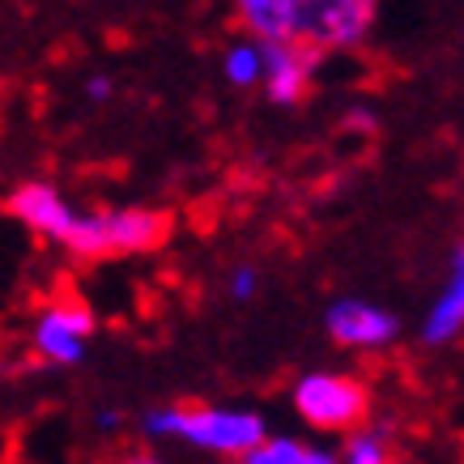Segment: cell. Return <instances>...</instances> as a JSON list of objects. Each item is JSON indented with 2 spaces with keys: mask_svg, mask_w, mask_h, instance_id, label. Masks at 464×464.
<instances>
[{
  "mask_svg": "<svg viewBox=\"0 0 464 464\" xmlns=\"http://www.w3.org/2000/svg\"><path fill=\"white\" fill-rule=\"evenodd\" d=\"M145 435L188 443L197 451H213L226 460H243V451L256 448L268 435V426L252 409H222V405H167L145 418Z\"/></svg>",
  "mask_w": 464,
  "mask_h": 464,
  "instance_id": "cell-1",
  "label": "cell"
},
{
  "mask_svg": "<svg viewBox=\"0 0 464 464\" xmlns=\"http://www.w3.org/2000/svg\"><path fill=\"white\" fill-rule=\"evenodd\" d=\"M295 413L315 430L328 435H345L350 426L366 422L371 396L353 375H337V371H311L295 383Z\"/></svg>",
  "mask_w": 464,
  "mask_h": 464,
  "instance_id": "cell-2",
  "label": "cell"
},
{
  "mask_svg": "<svg viewBox=\"0 0 464 464\" xmlns=\"http://www.w3.org/2000/svg\"><path fill=\"white\" fill-rule=\"evenodd\" d=\"M375 0H298V43L358 47L371 34Z\"/></svg>",
  "mask_w": 464,
  "mask_h": 464,
  "instance_id": "cell-3",
  "label": "cell"
},
{
  "mask_svg": "<svg viewBox=\"0 0 464 464\" xmlns=\"http://www.w3.org/2000/svg\"><path fill=\"white\" fill-rule=\"evenodd\" d=\"M94 337V311L85 303H52L39 311L30 345L43 362L52 366H77L85 358V345Z\"/></svg>",
  "mask_w": 464,
  "mask_h": 464,
  "instance_id": "cell-4",
  "label": "cell"
},
{
  "mask_svg": "<svg viewBox=\"0 0 464 464\" xmlns=\"http://www.w3.org/2000/svg\"><path fill=\"white\" fill-rule=\"evenodd\" d=\"M324 328H328V337L337 341L341 350H383V345L396 341L401 320L392 311L366 303V298H337L328 307V315H324Z\"/></svg>",
  "mask_w": 464,
  "mask_h": 464,
  "instance_id": "cell-5",
  "label": "cell"
},
{
  "mask_svg": "<svg viewBox=\"0 0 464 464\" xmlns=\"http://www.w3.org/2000/svg\"><path fill=\"white\" fill-rule=\"evenodd\" d=\"M260 85H265L268 102L277 107H298L311 90V72H315V47L311 43H260Z\"/></svg>",
  "mask_w": 464,
  "mask_h": 464,
  "instance_id": "cell-6",
  "label": "cell"
},
{
  "mask_svg": "<svg viewBox=\"0 0 464 464\" xmlns=\"http://www.w3.org/2000/svg\"><path fill=\"white\" fill-rule=\"evenodd\" d=\"M9 213H14V218L26 226V230H34V235H43V239L60 243L77 209H72L69 200L60 197L52 183L30 179V183H17L14 192H9Z\"/></svg>",
  "mask_w": 464,
  "mask_h": 464,
  "instance_id": "cell-7",
  "label": "cell"
},
{
  "mask_svg": "<svg viewBox=\"0 0 464 464\" xmlns=\"http://www.w3.org/2000/svg\"><path fill=\"white\" fill-rule=\"evenodd\" d=\"M170 235V218L150 205H128V209H107V239L111 256H137L162 247Z\"/></svg>",
  "mask_w": 464,
  "mask_h": 464,
  "instance_id": "cell-8",
  "label": "cell"
},
{
  "mask_svg": "<svg viewBox=\"0 0 464 464\" xmlns=\"http://www.w3.org/2000/svg\"><path fill=\"white\" fill-rule=\"evenodd\" d=\"M460 328H464V252H456L448 285H443V295L435 298V307L426 311L418 337H422L426 350H443V345H451V341L460 337Z\"/></svg>",
  "mask_w": 464,
  "mask_h": 464,
  "instance_id": "cell-9",
  "label": "cell"
},
{
  "mask_svg": "<svg viewBox=\"0 0 464 464\" xmlns=\"http://www.w3.org/2000/svg\"><path fill=\"white\" fill-rule=\"evenodd\" d=\"M243 30L260 43H298V0H235Z\"/></svg>",
  "mask_w": 464,
  "mask_h": 464,
  "instance_id": "cell-10",
  "label": "cell"
},
{
  "mask_svg": "<svg viewBox=\"0 0 464 464\" xmlns=\"http://www.w3.org/2000/svg\"><path fill=\"white\" fill-rule=\"evenodd\" d=\"M333 451L303 443L295 435H265L256 448L243 451V464H333Z\"/></svg>",
  "mask_w": 464,
  "mask_h": 464,
  "instance_id": "cell-11",
  "label": "cell"
},
{
  "mask_svg": "<svg viewBox=\"0 0 464 464\" xmlns=\"http://www.w3.org/2000/svg\"><path fill=\"white\" fill-rule=\"evenodd\" d=\"M260 69H265V56H260V39H235L222 52V77L235 90H252L260 85Z\"/></svg>",
  "mask_w": 464,
  "mask_h": 464,
  "instance_id": "cell-12",
  "label": "cell"
},
{
  "mask_svg": "<svg viewBox=\"0 0 464 464\" xmlns=\"http://www.w3.org/2000/svg\"><path fill=\"white\" fill-rule=\"evenodd\" d=\"M341 456L350 464H383L388 460V439H383V430H366L362 422L350 426L345 430V448H341Z\"/></svg>",
  "mask_w": 464,
  "mask_h": 464,
  "instance_id": "cell-13",
  "label": "cell"
},
{
  "mask_svg": "<svg viewBox=\"0 0 464 464\" xmlns=\"http://www.w3.org/2000/svg\"><path fill=\"white\" fill-rule=\"evenodd\" d=\"M256 285H260V273H256L252 265H239L230 273V298H235V303H247V298L256 295Z\"/></svg>",
  "mask_w": 464,
  "mask_h": 464,
  "instance_id": "cell-14",
  "label": "cell"
},
{
  "mask_svg": "<svg viewBox=\"0 0 464 464\" xmlns=\"http://www.w3.org/2000/svg\"><path fill=\"white\" fill-rule=\"evenodd\" d=\"M85 99H90V102H107V99H111V82H107V77H90V82H85Z\"/></svg>",
  "mask_w": 464,
  "mask_h": 464,
  "instance_id": "cell-15",
  "label": "cell"
}]
</instances>
